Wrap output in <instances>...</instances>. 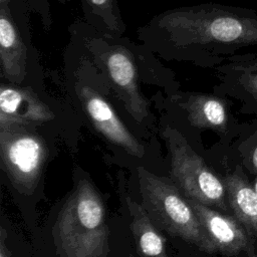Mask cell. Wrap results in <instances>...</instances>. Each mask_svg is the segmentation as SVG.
<instances>
[{"label": "cell", "mask_w": 257, "mask_h": 257, "mask_svg": "<svg viewBox=\"0 0 257 257\" xmlns=\"http://www.w3.org/2000/svg\"><path fill=\"white\" fill-rule=\"evenodd\" d=\"M138 32L167 60L217 67L239 50L257 48V13L217 3L184 6L156 15Z\"/></svg>", "instance_id": "6da1fadb"}, {"label": "cell", "mask_w": 257, "mask_h": 257, "mask_svg": "<svg viewBox=\"0 0 257 257\" xmlns=\"http://www.w3.org/2000/svg\"><path fill=\"white\" fill-rule=\"evenodd\" d=\"M52 235L59 257H106L105 207L94 186L80 180L61 207Z\"/></svg>", "instance_id": "7a4b0ae2"}, {"label": "cell", "mask_w": 257, "mask_h": 257, "mask_svg": "<svg viewBox=\"0 0 257 257\" xmlns=\"http://www.w3.org/2000/svg\"><path fill=\"white\" fill-rule=\"evenodd\" d=\"M142 206L159 230L213 254L217 250L187 197L172 179L138 168Z\"/></svg>", "instance_id": "3957f363"}, {"label": "cell", "mask_w": 257, "mask_h": 257, "mask_svg": "<svg viewBox=\"0 0 257 257\" xmlns=\"http://www.w3.org/2000/svg\"><path fill=\"white\" fill-rule=\"evenodd\" d=\"M163 138L171 157L172 180L184 196L206 206L227 211L224 182L193 150L187 139L171 126H166L163 131Z\"/></svg>", "instance_id": "277c9868"}, {"label": "cell", "mask_w": 257, "mask_h": 257, "mask_svg": "<svg viewBox=\"0 0 257 257\" xmlns=\"http://www.w3.org/2000/svg\"><path fill=\"white\" fill-rule=\"evenodd\" d=\"M0 153L4 170L20 191H31L40 178L46 159L43 140L25 125L0 126Z\"/></svg>", "instance_id": "5b68a950"}, {"label": "cell", "mask_w": 257, "mask_h": 257, "mask_svg": "<svg viewBox=\"0 0 257 257\" xmlns=\"http://www.w3.org/2000/svg\"><path fill=\"white\" fill-rule=\"evenodd\" d=\"M112 89L133 118L141 122L148 115V101L139 86V72L134 55L122 46L101 49L96 56Z\"/></svg>", "instance_id": "8992f818"}, {"label": "cell", "mask_w": 257, "mask_h": 257, "mask_svg": "<svg viewBox=\"0 0 257 257\" xmlns=\"http://www.w3.org/2000/svg\"><path fill=\"white\" fill-rule=\"evenodd\" d=\"M77 94L91 123L107 141L134 157H144V147L126 128L113 107L102 95L89 86H81Z\"/></svg>", "instance_id": "52a82bcc"}, {"label": "cell", "mask_w": 257, "mask_h": 257, "mask_svg": "<svg viewBox=\"0 0 257 257\" xmlns=\"http://www.w3.org/2000/svg\"><path fill=\"white\" fill-rule=\"evenodd\" d=\"M188 200L217 252L235 256L248 249L251 236L236 217L225 215L195 200Z\"/></svg>", "instance_id": "ba28073f"}, {"label": "cell", "mask_w": 257, "mask_h": 257, "mask_svg": "<svg viewBox=\"0 0 257 257\" xmlns=\"http://www.w3.org/2000/svg\"><path fill=\"white\" fill-rule=\"evenodd\" d=\"M54 118L50 107L30 87L2 83L0 86V126L27 125Z\"/></svg>", "instance_id": "9c48e42d"}, {"label": "cell", "mask_w": 257, "mask_h": 257, "mask_svg": "<svg viewBox=\"0 0 257 257\" xmlns=\"http://www.w3.org/2000/svg\"><path fill=\"white\" fill-rule=\"evenodd\" d=\"M27 48L15 26L8 5H0V67L4 78L20 83L26 73Z\"/></svg>", "instance_id": "30bf717a"}, {"label": "cell", "mask_w": 257, "mask_h": 257, "mask_svg": "<svg viewBox=\"0 0 257 257\" xmlns=\"http://www.w3.org/2000/svg\"><path fill=\"white\" fill-rule=\"evenodd\" d=\"M229 206L251 237H257V195L253 186L237 171L225 176Z\"/></svg>", "instance_id": "8fae6325"}, {"label": "cell", "mask_w": 257, "mask_h": 257, "mask_svg": "<svg viewBox=\"0 0 257 257\" xmlns=\"http://www.w3.org/2000/svg\"><path fill=\"white\" fill-rule=\"evenodd\" d=\"M131 214V230L140 257H168L165 239L142 204L125 198Z\"/></svg>", "instance_id": "7c38bea8"}, {"label": "cell", "mask_w": 257, "mask_h": 257, "mask_svg": "<svg viewBox=\"0 0 257 257\" xmlns=\"http://www.w3.org/2000/svg\"><path fill=\"white\" fill-rule=\"evenodd\" d=\"M188 119L193 126L225 132L228 124L226 101L206 93H192L183 103Z\"/></svg>", "instance_id": "4fadbf2b"}, {"label": "cell", "mask_w": 257, "mask_h": 257, "mask_svg": "<svg viewBox=\"0 0 257 257\" xmlns=\"http://www.w3.org/2000/svg\"><path fill=\"white\" fill-rule=\"evenodd\" d=\"M84 11L99 29L113 36H120L124 23L118 8L117 0H83Z\"/></svg>", "instance_id": "5bb4252c"}, {"label": "cell", "mask_w": 257, "mask_h": 257, "mask_svg": "<svg viewBox=\"0 0 257 257\" xmlns=\"http://www.w3.org/2000/svg\"><path fill=\"white\" fill-rule=\"evenodd\" d=\"M224 74L230 84L241 90L257 103V71L240 67L232 62H225L216 67Z\"/></svg>", "instance_id": "9a60e30c"}, {"label": "cell", "mask_w": 257, "mask_h": 257, "mask_svg": "<svg viewBox=\"0 0 257 257\" xmlns=\"http://www.w3.org/2000/svg\"><path fill=\"white\" fill-rule=\"evenodd\" d=\"M227 61L232 62L240 67L257 71V54L256 53L237 54L235 56L230 57Z\"/></svg>", "instance_id": "2e32d148"}, {"label": "cell", "mask_w": 257, "mask_h": 257, "mask_svg": "<svg viewBox=\"0 0 257 257\" xmlns=\"http://www.w3.org/2000/svg\"><path fill=\"white\" fill-rule=\"evenodd\" d=\"M0 257H9L8 249L6 248L5 242H4V231H3V230H2L1 242H0Z\"/></svg>", "instance_id": "e0dca14e"}, {"label": "cell", "mask_w": 257, "mask_h": 257, "mask_svg": "<svg viewBox=\"0 0 257 257\" xmlns=\"http://www.w3.org/2000/svg\"><path fill=\"white\" fill-rule=\"evenodd\" d=\"M251 163H252L253 168L257 171V146H256V148L254 149V151H253V153H252V156H251Z\"/></svg>", "instance_id": "ac0fdd59"}, {"label": "cell", "mask_w": 257, "mask_h": 257, "mask_svg": "<svg viewBox=\"0 0 257 257\" xmlns=\"http://www.w3.org/2000/svg\"><path fill=\"white\" fill-rule=\"evenodd\" d=\"M253 188H254V191H255V193H256V195H257V177H256V179H255V181H254Z\"/></svg>", "instance_id": "d6986e66"}, {"label": "cell", "mask_w": 257, "mask_h": 257, "mask_svg": "<svg viewBox=\"0 0 257 257\" xmlns=\"http://www.w3.org/2000/svg\"><path fill=\"white\" fill-rule=\"evenodd\" d=\"M11 0H0V5H8Z\"/></svg>", "instance_id": "ffe728a7"}, {"label": "cell", "mask_w": 257, "mask_h": 257, "mask_svg": "<svg viewBox=\"0 0 257 257\" xmlns=\"http://www.w3.org/2000/svg\"><path fill=\"white\" fill-rule=\"evenodd\" d=\"M248 257H257V254H254V253H250Z\"/></svg>", "instance_id": "44dd1931"}, {"label": "cell", "mask_w": 257, "mask_h": 257, "mask_svg": "<svg viewBox=\"0 0 257 257\" xmlns=\"http://www.w3.org/2000/svg\"><path fill=\"white\" fill-rule=\"evenodd\" d=\"M59 1H61V2H66V1H71V0H59Z\"/></svg>", "instance_id": "7402d4cb"}]
</instances>
